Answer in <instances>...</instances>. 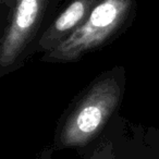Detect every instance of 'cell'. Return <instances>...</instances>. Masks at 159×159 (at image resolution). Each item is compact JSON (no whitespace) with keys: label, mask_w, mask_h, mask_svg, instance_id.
<instances>
[{"label":"cell","mask_w":159,"mask_h":159,"mask_svg":"<svg viewBox=\"0 0 159 159\" xmlns=\"http://www.w3.org/2000/svg\"><path fill=\"white\" fill-rule=\"evenodd\" d=\"M99 0H69L62 11L43 32L35 45V52L47 53L57 48L79 29Z\"/></svg>","instance_id":"4"},{"label":"cell","mask_w":159,"mask_h":159,"mask_svg":"<svg viewBox=\"0 0 159 159\" xmlns=\"http://www.w3.org/2000/svg\"><path fill=\"white\" fill-rule=\"evenodd\" d=\"M56 2L57 0H16L0 43V75L12 72L23 63Z\"/></svg>","instance_id":"3"},{"label":"cell","mask_w":159,"mask_h":159,"mask_svg":"<svg viewBox=\"0 0 159 159\" xmlns=\"http://www.w3.org/2000/svg\"><path fill=\"white\" fill-rule=\"evenodd\" d=\"M134 8L135 0H99L87 20L61 45L45 53L43 60L52 63L74 62L100 48L122 31Z\"/></svg>","instance_id":"2"},{"label":"cell","mask_w":159,"mask_h":159,"mask_svg":"<svg viewBox=\"0 0 159 159\" xmlns=\"http://www.w3.org/2000/svg\"><path fill=\"white\" fill-rule=\"evenodd\" d=\"M122 91V81L113 73L97 79L66 116L57 147H81L91 142L118 108Z\"/></svg>","instance_id":"1"},{"label":"cell","mask_w":159,"mask_h":159,"mask_svg":"<svg viewBox=\"0 0 159 159\" xmlns=\"http://www.w3.org/2000/svg\"><path fill=\"white\" fill-rule=\"evenodd\" d=\"M0 2L2 6H6L10 11H12L14 7V3H16V0H0Z\"/></svg>","instance_id":"5"}]
</instances>
